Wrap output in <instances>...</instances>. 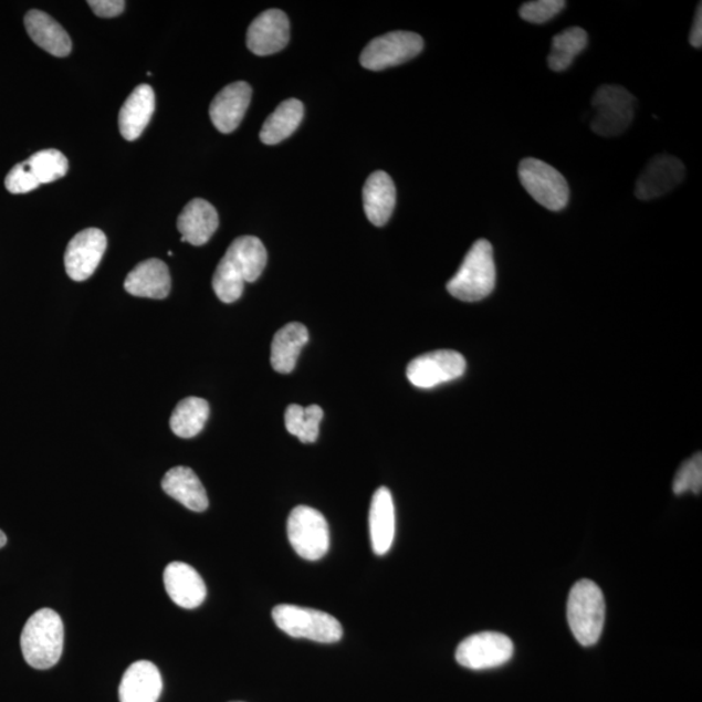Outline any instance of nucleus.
Listing matches in <instances>:
<instances>
[{
  "mask_svg": "<svg viewBox=\"0 0 702 702\" xmlns=\"http://www.w3.org/2000/svg\"><path fill=\"white\" fill-rule=\"evenodd\" d=\"M265 264L268 250L260 239L254 235L235 239L213 273V292L224 303L240 300L245 284L260 279Z\"/></svg>",
  "mask_w": 702,
  "mask_h": 702,
  "instance_id": "obj_1",
  "label": "nucleus"
},
{
  "mask_svg": "<svg viewBox=\"0 0 702 702\" xmlns=\"http://www.w3.org/2000/svg\"><path fill=\"white\" fill-rule=\"evenodd\" d=\"M64 647V625L53 609H41L28 619L21 633L24 660L36 670L55 667Z\"/></svg>",
  "mask_w": 702,
  "mask_h": 702,
  "instance_id": "obj_2",
  "label": "nucleus"
},
{
  "mask_svg": "<svg viewBox=\"0 0 702 702\" xmlns=\"http://www.w3.org/2000/svg\"><path fill=\"white\" fill-rule=\"evenodd\" d=\"M496 264L490 241L479 240L465 254L460 270L449 281L447 290L463 302L482 301L496 286Z\"/></svg>",
  "mask_w": 702,
  "mask_h": 702,
  "instance_id": "obj_3",
  "label": "nucleus"
},
{
  "mask_svg": "<svg viewBox=\"0 0 702 702\" xmlns=\"http://www.w3.org/2000/svg\"><path fill=\"white\" fill-rule=\"evenodd\" d=\"M605 611L604 594L595 581L583 579L575 584L568 595L567 620L579 645L593 647L600 640Z\"/></svg>",
  "mask_w": 702,
  "mask_h": 702,
  "instance_id": "obj_4",
  "label": "nucleus"
},
{
  "mask_svg": "<svg viewBox=\"0 0 702 702\" xmlns=\"http://www.w3.org/2000/svg\"><path fill=\"white\" fill-rule=\"evenodd\" d=\"M272 618L280 630L292 638L331 645L342 640L344 633L342 624L328 612L302 606L279 605L272 610Z\"/></svg>",
  "mask_w": 702,
  "mask_h": 702,
  "instance_id": "obj_5",
  "label": "nucleus"
},
{
  "mask_svg": "<svg viewBox=\"0 0 702 702\" xmlns=\"http://www.w3.org/2000/svg\"><path fill=\"white\" fill-rule=\"evenodd\" d=\"M637 98L618 85H604L597 88L593 98L595 116L590 129L601 137H617L630 128L635 117Z\"/></svg>",
  "mask_w": 702,
  "mask_h": 702,
  "instance_id": "obj_6",
  "label": "nucleus"
},
{
  "mask_svg": "<svg viewBox=\"0 0 702 702\" xmlns=\"http://www.w3.org/2000/svg\"><path fill=\"white\" fill-rule=\"evenodd\" d=\"M520 180L527 193L546 210L558 212L570 199V188L556 168L541 159L526 158L520 163Z\"/></svg>",
  "mask_w": 702,
  "mask_h": 702,
  "instance_id": "obj_7",
  "label": "nucleus"
},
{
  "mask_svg": "<svg viewBox=\"0 0 702 702\" xmlns=\"http://www.w3.org/2000/svg\"><path fill=\"white\" fill-rule=\"evenodd\" d=\"M287 538L295 553L307 560H319L329 549V526L316 509L294 507L287 518Z\"/></svg>",
  "mask_w": 702,
  "mask_h": 702,
  "instance_id": "obj_8",
  "label": "nucleus"
},
{
  "mask_svg": "<svg viewBox=\"0 0 702 702\" xmlns=\"http://www.w3.org/2000/svg\"><path fill=\"white\" fill-rule=\"evenodd\" d=\"M425 41L417 33L391 32L367 44L360 54V64L369 71H383L410 62L423 51Z\"/></svg>",
  "mask_w": 702,
  "mask_h": 702,
  "instance_id": "obj_9",
  "label": "nucleus"
},
{
  "mask_svg": "<svg viewBox=\"0 0 702 702\" xmlns=\"http://www.w3.org/2000/svg\"><path fill=\"white\" fill-rule=\"evenodd\" d=\"M512 639L500 632H480L464 639L457 648L455 660L470 670H486L502 667L512 660Z\"/></svg>",
  "mask_w": 702,
  "mask_h": 702,
  "instance_id": "obj_10",
  "label": "nucleus"
},
{
  "mask_svg": "<svg viewBox=\"0 0 702 702\" xmlns=\"http://www.w3.org/2000/svg\"><path fill=\"white\" fill-rule=\"evenodd\" d=\"M465 359L454 350H436L412 359L408 379L413 387L431 389L440 384L460 379L465 371Z\"/></svg>",
  "mask_w": 702,
  "mask_h": 702,
  "instance_id": "obj_11",
  "label": "nucleus"
},
{
  "mask_svg": "<svg viewBox=\"0 0 702 702\" xmlns=\"http://www.w3.org/2000/svg\"><path fill=\"white\" fill-rule=\"evenodd\" d=\"M107 249L106 234L98 228H88L73 238L64 255L65 272L73 281L93 276Z\"/></svg>",
  "mask_w": 702,
  "mask_h": 702,
  "instance_id": "obj_12",
  "label": "nucleus"
},
{
  "mask_svg": "<svg viewBox=\"0 0 702 702\" xmlns=\"http://www.w3.org/2000/svg\"><path fill=\"white\" fill-rule=\"evenodd\" d=\"M684 177L685 167L681 159L671 155H657L638 177L635 196L640 201H652L669 195L683 182Z\"/></svg>",
  "mask_w": 702,
  "mask_h": 702,
  "instance_id": "obj_13",
  "label": "nucleus"
},
{
  "mask_svg": "<svg viewBox=\"0 0 702 702\" xmlns=\"http://www.w3.org/2000/svg\"><path fill=\"white\" fill-rule=\"evenodd\" d=\"M291 40V24L285 12L269 10L251 22L247 35L248 48L258 56H268L284 50Z\"/></svg>",
  "mask_w": 702,
  "mask_h": 702,
  "instance_id": "obj_14",
  "label": "nucleus"
},
{
  "mask_svg": "<svg viewBox=\"0 0 702 702\" xmlns=\"http://www.w3.org/2000/svg\"><path fill=\"white\" fill-rule=\"evenodd\" d=\"M253 88L239 81L228 85L213 98L210 106V117L216 128L221 133H232L240 127L250 105Z\"/></svg>",
  "mask_w": 702,
  "mask_h": 702,
  "instance_id": "obj_15",
  "label": "nucleus"
},
{
  "mask_svg": "<svg viewBox=\"0 0 702 702\" xmlns=\"http://www.w3.org/2000/svg\"><path fill=\"white\" fill-rule=\"evenodd\" d=\"M169 598L180 608L196 609L206 600L207 588L196 568L184 562H172L163 574Z\"/></svg>",
  "mask_w": 702,
  "mask_h": 702,
  "instance_id": "obj_16",
  "label": "nucleus"
},
{
  "mask_svg": "<svg viewBox=\"0 0 702 702\" xmlns=\"http://www.w3.org/2000/svg\"><path fill=\"white\" fill-rule=\"evenodd\" d=\"M171 286L167 264L155 258L137 264L124 281L125 291L143 298L165 300L171 292Z\"/></svg>",
  "mask_w": 702,
  "mask_h": 702,
  "instance_id": "obj_17",
  "label": "nucleus"
},
{
  "mask_svg": "<svg viewBox=\"0 0 702 702\" xmlns=\"http://www.w3.org/2000/svg\"><path fill=\"white\" fill-rule=\"evenodd\" d=\"M368 521L373 551L384 556L390 551L396 536V509L388 488L380 486L375 492Z\"/></svg>",
  "mask_w": 702,
  "mask_h": 702,
  "instance_id": "obj_18",
  "label": "nucleus"
},
{
  "mask_svg": "<svg viewBox=\"0 0 702 702\" xmlns=\"http://www.w3.org/2000/svg\"><path fill=\"white\" fill-rule=\"evenodd\" d=\"M218 227L219 216L216 207L199 198L185 206L177 219V228L182 234L181 241L195 247H202L209 242Z\"/></svg>",
  "mask_w": 702,
  "mask_h": 702,
  "instance_id": "obj_19",
  "label": "nucleus"
},
{
  "mask_svg": "<svg viewBox=\"0 0 702 702\" xmlns=\"http://www.w3.org/2000/svg\"><path fill=\"white\" fill-rule=\"evenodd\" d=\"M163 691L160 671L150 661L132 663L119 685L121 702H157Z\"/></svg>",
  "mask_w": 702,
  "mask_h": 702,
  "instance_id": "obj_20",
  "label": "nucleus"
},
{
  "mask_svg": "<svg viewBox=\"0 0 702 702\" xmlns=\"http://www.w3.org/2000/svg\"><path fill=\"white\" fill-rule=\"evenodd\" d=\"M161 488L169 497L179 501L191 512L202 513L209 507V497L196 472L185 465H177L161 480Z\"/></svg>",
  "mask_w": 702,
  "mask_h": 702,
  "instance_id": "obj_21",
  "label": "nucleus"
},
{
  "mask_svg": "<svg viewBox=\"0 0 702 702\" xmlns=\"http://www.w3.org/2000/svg\"><path fill=\"white\" fill-rule=\"evenodd\" d=\"M396 185L384 171L368 177L364 188V206L367 219L376 227L386 226L396 207Z\"/></svg>",
  "mask_w": 702,
  "mask_h": 702,
  "instance_id": "obj_22",
  "label": "nucleus"
},
{
  "mask_svg": "<svg viewBox=\"0 0 702 702\" xmlns=\"http://www.w3.org/2000/svg\"><path fill=\"white\" fill-rule=\"evenodd\" d=\"M25 28L29 36L49 54L64 57L71 54L72 41L64 28L50 14L39 10L27 13Z\"/></svg>",
  "mask_w": 702,
  "mask_h": 702,
  "instance_id": "obj_23",
  "label": "nucleus"
},
{
  "mask_svg": "<svg viewBox=\"0 0 702 702\" xmlns=\"http://www.w3.org/2000/svg\"><path fill=\"white\" fill-rule=\"evenodd\" d=\"M155 111V94L150 85H139L125 101L119 114L122 136L135 140L149 125Z\"/></svg>",
  "mask_w": 702,
  "mask_h": 702,
  "instance_id": "obj_24",
  "label": "nucleus"
},
{
  "mask_svg": "<svg viewBox=\"0 0 702 702\" xmlns=\"http://www.w3.org/2000/svg\"><path fill=\"white\" fill-rule=\"evenodd\" d=\"M308 331L301 323H290L276 332L271 346V365L279 374H291L297 365Z\"/></svg>",
  "mask_w": 702,
  "mask_h": 702,
  "instance_id": "obj_25",
  "label": "nucleus"
},
{
  "mask_svg": "<svg viewBox=\"0 0 702 702\" xmlns=\"http://www.w3.org/2000/svg\"><path fill=\"white\" fill-rule=\"evenodd\" d=\"M305 107L298 99H286L273 111L264 122L261 140L265 145H276L291 137L302 123Z\"/></svg>",
  "mask_w": 702,
  "mask_h": 702,
  "instance_id": "obj_26",
  "label": "nucleus"
},
{
  "mask_svg": "<svg viewBox=\"0 0 702 702\" xmlns=\"http://www.w3.org/2000/svg\"><path fill=\"white\" fill-rule=\"evenodd\" d=\"M209 417V402L203 398L188 397L177 404L169 426L179 438L191 439L203 430Z\"/></svg>",
  "mask_w": 702,
  "mask_h": 702,
  "instance_id": "obj_27",
  "label": "nucleus"
},
{
  "mask_svg": "<svg viewBox=\"0 0 702 702\" xmlns=\"http://www.w3.org/2000/svg\"><path fill=\"white\" fill-rule=\"evenodd\" d=\"M588 34L579 27L567 28L554 36L552 50L548 56L549 69L554 72H564L570 69L575 57L586 50Z\"/></svg>",
  "mask_w": 702,
  "mask_h": 702,
  "instance_id": "obj_28",
  "label": "nucleus"
},
{
  "mask_svg": "<svg viewBox=\"0 0 702 702\" xmlns=\"http://www.w3.org/2000/svg\"><path fill=\"white\" fill-rule=\"evenodd\" d=\"M323 416L321 406L312 405L308 408H302L300 405H291L285 412L286 431L303 443L315 442L319 438Z\"/></svg>",
  "mask_w": 702,
  "mask_h": 702,
  "instance_id": "obj_29",
  "label": "nucleus"
},
{
  "mask_svg": "<svg viewBox=\"0 0 702 702\" xmlns=\"http://www.w3.org/2000/svg\"><path fill=\"white\" fill-rule=\"evenodd\" d=\"M25 163L40 185L62 179L70 168L65 155L55 149L35 153Z\"/></svg>",
  "mask_w": 702,
  "mask_h": 702,
  "instance_id": "obj_30",
  "label": "nucleus"
},
{
  "mask_svg": "<svg viewBox=\"0 0 702 702\" xmlns=\"http://www.w3.org/2000/svg\"><path fill=\"white\" fill-rule=\"evenodd\" d=\"M702 488V457L701 453L685 462L674 479L672 490L677 494L685 492L700 493Z\"/></svg>",
  "mask_w": 702,
  "mask_h": 702,
  "instance_id": "obj_31",
  "label": "nucleus"
},
{
  "mask_svg": "<svg viewBox=\"0 0 702 702\" xmlns=\"http://www.w3.org/2000/svg\"><path fill=\"white\" fill-rule=\"evenodd\" d=\"M565 7V0H535V2L524 3L520 14L531 24H545L564 11Z\"/></svg>",
  "mask_w": 702,
  "mask_h": 702,
  "instance_id": "obj_32",
  "label": "nucleus"
},
{
  "mask_svg": "<svg viewBox=\"0 0 702 702\" xmlns=\"http://www.w3.org/2000/svg\"><path fill=\"white\" fill-rule=\"evenodd\" d=\"M4 185L12 195H25L40 187V182L28 168L25 160L11 169L6 177Z\"/></svg>",
  "mask_w": 702,
  "mask_h": 702,
  "instance_id": "obj_33",
  "label": "nucleus"
},
{
  "mask_svg": "<svg viewBox=\"0 0 702 702\" xmlns=\"http://www.w3.org/2000/svg\"><path fill=\"white\" fill-rule=\"evenodd\" d=\"M87 4L97 17L106 19L119 17L125 9L123 0H91Z\"/></svg>",
  "mask_w": 702,
  "mask_h": 702,
  "instance_id": "obj_34",
  "label": "nucleus"
},
{
  "mask_svg": "<svg viewBox=\"0 0 702 702\" xmlns=\"http://www.w3.org/2000/svg\"><path fill=\"white\" fill-rule=\"evenodd\" d=\"M690 43L694 49H701L702 44V4L699 3L696 17H694L693 25L690 33Z\"/></svg>",
  "mask_w": 702,
  "mask_h": 702,
  "instance_id": "obj_35",
  "label": "nucleus"
},
{
  "mask_svg": "<svg viewBox=\"0 0 702 702\" xmlns=\"http://www.w3.org/2000/svg\"><path fill=\"white\" fill-rule=\"evenodd\" d=\"M7 544V536L2 530H0V549Z\"/></svg>",
  "mask_w": 702,
  "mask_h": 702,
  "instance_id": "obj_36",
  "label": "nucleus"
},
{
  "mask_svg": "<svg viewBox=\"0 0 702 702\" xmlns=\"http://www.w3.org/2000/svg\"><path fill=\"white\" fill-rule=\"evenodd\" d=\"M238 702H240V701H238Z\"/></svg>",
  "mask_w": 702,
  "mask_h": 702,
  "instance_id": "obj_37",
  "label": "nucleus"
}]
</instances>
